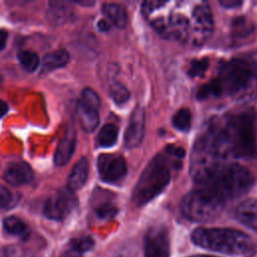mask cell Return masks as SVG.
Masks as SVG:
<instances>
[{
	"mask_svg": "<svg viewBox=\"0 0 257 257\" xmlns=\"http://www.w3.org/2000/svg\"><path fill=\"white\" fill-rule=\"evenodd\" d=\"M257 155V114L247 107L213 117L195 142L190 174L194 181L230 159H252Z\"/></svg>",
	"mask_w": 257,
	"mask_h": 257,
	"instance_id": "cell-1",
	"label": "cell"
},
{
	"mask_svg": "<svg viewBox=\"0 0 257 257\" xmlns=\"http://www.w3.org/2000/svg\"><path fill=\"white\" fill-rule=\"evenodd\" d=\"M142 12L159 34L181 43L203 44L213 32V13L206 1H145Z\"/></svg>",
	"mask_w": 257,
	"mask_h": 257,
	"instance_id": "cell-2",
	"label": "cell"
},
{
	"mask_svg": "<svg viewBox=\"0 0 257 257\" xmlns=\"http://www.w3.org/2000/svg\"><path fill=\"white\" fill-rule=\"evenodd\" d=\"M227 97L234 101H248L257 96V52H249L221 63L218 73L202 85L198 99Z\"/></svg>",
	"mask_w": 257,
	"mask_h": 257,
	"instance_id": "cell-3",
	"label": "cell"
},
{
	"mask_svg": "<svg viewBox=\"0 0 257 257\" xmlns=\"http://www.w3.org/2000/svg\"><path fill=\"white\" fill-rule=\"evenodd\" d=\"M195 188L226 204L227 201L239 198L248 192L254 184V177L244 166L227 162L213 167L195 180Z\"/></svg>",
	"mask_w": 257,
	"mask_h": 257,
	"instance_id": "cell-4",
	"label": "cell"
},
{
	"mask_svg": "<svg viewBox=\"0 0 257 257\" xmlns=\"http://www.w3.org/2000/svg\"><path fill=\"white\" fill-rule=\"evenodd\" d=\"M185 150L169 146L166 153L157 155L143 171L133 192V202L144 206L156 198L168 186L172 177V168L180 167L185 157Z\"/></svg>",
	"mask_w": 257,
	"mask_h": 257,
	"instance_id": "cell-5",
	"label": "cell"
},
{
	"mask_svg": "<svg viewBox=\"0 0 257 257\" xmlns=\"http://www.w3.org/2000/svg\"><path fill=\"white\" fill-rule=\"evenodd\" d=\"M191 239L202 248L232 255L247 254L253 249L250 236L228 228H197Z\"/></svg>",
	"mask_w": 257,
	"mask_h": 257,
	"instance_id": "cell-6",
	"label": "cell"
},
{
	"mask_svg": "<svg viewBox=\"0 0 257 257\" xmlns=\"http://www.w3.org/2000/svg\"><path fill=\"white\" fill-rule=\"evenodd\" d=\"M225 204L215 200L201 189L194 188L181 201L182 214L194 222H208L217 218Z\"/></svg>",
	"mask_w": 257,
	"mask_h": 257,
	"instance_id": "cell-7",
	"label": "cell"
},
{
	"mask_svg": "<svg viewBox=\"0 0 257 257\" xmlns=\"http://www.w3.org/2000/svg\"><path fill=\"white\" fill-rule=\"evenodd\" d=\"M77 207V198L67 187L58 189L43 206V214L51 220L62 221Z\"/></svg>",
	"mask_w": 257,
	"mask_h": 257,
	"instance_id": "cell-8",
	"label": "cell"
},
{
	"mask_svg": "<svg viewBox=\"0 0 257 257\" xmlns=\"http://www.w3.org/2000/svg\"><path fill=\"white\" fill-rule=\"evenodd\" d=\"M97 171L106 183H117L126 175V164L118 154H101L97 158Z\"/></svg>",
	"mask_w": 257,
	"mask_h": 257,
	"instance_id": "cell-9",
	"label": "cell"
},
{
	"mask_svg": "<svg viewBox=\"0 0 257 257\" xmlns=\"http://www.w3.org/2000/svg\"><path fill=\"white\" fill-rule=\"evenodd\" d=\"M170 239L168 229L163 225L151 227L145 236V257H169Z\"/></svg>",
	"mask_w": 257,
	"mask_h": 257,
	"instance_id": "cell-10",
	"label": "cell"
},
{
	"mask_svg": "<svg viewBox=\"0 0 257 257\" xmlns=\"http://www.w3.org/2000/svg\"><path fill=\"white\" fill-rule=\"evenodd\" d=\"M145 133V110L141 105H137L130 117V121L124 133V147L134 149L138 147L144 138Z\"/></svg>",
	"mask_w": 257,
	"mask_h": 257,
	"instance_id": "cell-11",
	"label": "cell"
},
{
	"mask_svg": "<svg viewBox=\"0 0 257 257\" xmlns=\"http://www.w3.org/2000/svg\"><path fill=\"white\" fill-rule=\"evenodd\" d=\"M3 178L11 186H21L33 180V172L26 162L15 161L8 165Z\"/></svg>",
	"mask_w": 257,
	"mask_h": 257,
	"instance_id": "cell-12",
	"label": "cell"
},
{
	"mask_svg": "<svg viewBox=\"0 0 257 257\" xmlns=\"http://www.w3.org/2000/svg\"><path fill=\"white\" fill-rule=\"evenodd\" d=\"M76 144V134L73 127H68L60 142L58 143V146L56 148L55 154H54V164L58 167L66 165L75 149Z\"/></svg>",
	"mask_w": 257,
	"mask_h": 257,
	"instance_id": "cell-13",
	"label": "cell"
},
{
	"mask_svg": "<svg viewBox=\"0 0 257 257\" xmlns=\"http://www.w3.org/2000/svg\"><path fill=\"white\" fill-rule=\"evenodd\" d=\"M236 218L246 227L257 231V199H247L235 209Z\"/></svg>",
	"mask_w": 257,
	"mask_h": 257,
	"instance_id": "cell-14",
	"label": "cell"
},
{
	"mask_svg": "<svg viewBox=\"0 0 257 257\" xmlns=\"http://www.w3.org/2000/svg\"><path fill=\"white\" fill-rule=\"evenodd\" d=\"M76 112L80 126L84 132L91 133L96 128L99 121L97 108L84 104L83 102L78 100L76 104Z\"/></svg>",
	"mask_w": 257,
	"mask_h": 257,
	"instance_id": "cell-15",
	"label": "cell"
},
{
	"mask_svg": "<svg viewBox=\"0 0 257 257\" xmlns=\"http://www.w3.org/2000/svg\"><path fill=\"white\" fill-rule=\"evenodd\" d=\"M88 161L86 158H81L76 162V164L73 166L67 181H66V187L71 191H76L80 189L86 182L88 177Z\"/></svg>",
	"mask_w": 257,
	"mask_h": 257,
	"instance_id": "cell-16",
	"label": "cell"
},
{
	"mask_svg": "<svg viewBox=\"0 0 257 257\" xmlns=\"http://www.w3.org/2000/svg\"><path fill=\"white\" fill-rule=\"evenodd\" d=\"M71 9L68 7V2L50 1L48 2L47 20L53 25H61L71 17Z\"/></svg>",
	"mask_w": 257,
	"mask_h": 257,
	"instance_id": "cell-17",
	"label": "cell"
},
{
	"mask_svg": "<svg viewBox=\"0 0 257 257\" xmlns=\"http://www.w3.org/2000/svg\"><path fill=\"white\" fill-rule=\"evenodd\" d=\"M101 11L111 24L117 28H123L127 22V13L123 5L118 3H103Z\"/></svg>",
	"mask_w": 257,
	"mask_h": 257,
	"instance_id": "cell-18",
	"label": "cell"
},
{
	"mask_svg": "<svg viewBox=\"0 0 257 257\" xmlns=\"http://www.w3.org/2000/svg\"><path fill=\"white\" fill-rule=\"evenodd\" d=\"M69 53L67 50L61 48L47 53L42 61V71L48 72L56 68L63 67L69 61Z\"/></svg>",
	"mask_w": 257,
	"mask_h": 257,
	"instance_id": "cell-19",
	"label": "cell"
},
{
	"mask_svg": "<svg viewBox=\"0 0 257 257\" xmlns=\"http://www.w3.org/2000/svg\"><path fill=\"white\" fill-rule=\"evenodd\" d=\"M117 136L118 127L113 123H106L99 131L96 138V143L101 148H109L115 144Z\"/></svg>",
	"mask_w": 257,
	"mask_h": 257,
	"instance_id": "cell-20",
	"label": "cell"
},
{
	"mask_svg": "<svg viewBox=\"0 0 257 257\" xmlns=\"http://www.w3.org/2000/svg\"><path fill=\"white\" fill-rule=\"evenodd\" d=\"M3 228L7 233L16 236H26L29 231L27 225L16 216L6 217L3 220Z\"/></svg>",
	"mask_w": 257,
	"mask_h": 257,
	"instance_id": "cell-21",
	"label": "cell"
},
{
	"mask_svg": "<svg viewBox=\"0 0 257 257\" xmlns=\"http://www.w3.org/2000/svg\"><path fill=\"white\" fill-rule=\"evenodd\" d=\"M17 58L21 66L29 72H33L39 65L38 55L30 50H20L17 54Z\"/></svg>",
	"mask_w": 257,
	"mask_h": 257,
	"instance_id": "cell-22",
	"label": "cell"
},
{
	"mask_svg": "<svg viewBox=\"0 0 257 257\" xmlns=\"http://www.w3.org/2000/svg\"><path fill=\"white\" fill-rule=\"evenodd\" d=\"M175 128L181 132H187L191 127L192 114L188 108H180L173 116L172 119Z\"/></svg>",
	"mask_w": 257,
	"mask_h": 257,
	"instance_id": "cell-23",
	"label": "cell"
},
{
	"mask_svg": "<svg viewBox=\"0 0 257 257\" xmlns=\"http://www.w3.org/2000/svg\"><path fill=\"white\" fill-rule=\"evenodd\" d=\"M109 94L112 100L117 104H122L126 102L130 98L128 89L118 81H114L109 86Z\"/></svg>",
	"mask_w": 257,
	"mask_h": 257,
	"instance_id": "cell-24",
	"label": "cell"
},
{
	"mask_svg": "<svg viewBox=\"0 0 257 257\" xmlns=\"http://www.w3.org/2000/svg\"><path fill=\"white\" fill-rule=\"evenodd\" d=\"M18 203V196L0 184V209L8 210L15 207Z\"/></svg>",
	"mask_w": 257,
	"mask_h": 257,
	"instance_id": "cell-25",
	"label": "cell"
},
{
	"mask_svg": "<svg viewBox=\"0 0 257 257\" xmlns=\"http://www.w3.org/2000/svg\"><path fill=\"white\" fill-rule=\"evenodd\" d=\"M94 246V241L90 236L76 237L70 242V249L82 254L83 252L89 251Z\"/></svg>",
	"mask_w": 257,
	"mask_h": 257,
	"instance_id": "cell-26",
	"label": "cell"
},
{
	"mask_svg": "<svg viewBox=\"0 0 257 257\" xmlns=\"http://www.w3.org/2000/svg\"><path fill=\"white\" fill-rule=\"evenodd\" d=\"M116 212V207L110 202H102L95 207V214L101 220L111 219L112 217L115 216Z\"/></svg>",
	"mask_w": 257,
	"mask_h": 257,
	"instance_id": "cell-27",
	"label": "cell"
},
{
	"mask_svg": "<svg viewBox=\"0 0 257 257\" xmlns=\"http://www.w3.org/2000/svg\"><path fill=\"white\" fill-rule=\"evenodd\" d=\"M208 65H209V61L207 58L194 59L190 63V68L188 73L192 77H201L206 72Z\"/></svg>",
	"mask_w": 257,
	"mask_h": 257,
	"instance_id": "cell-28",
	"label": "cell"
},
{
	"mask_svg": "<svg viewBox=\"0 0 257 257\" xmlns=\"http://www.w3.org/2000/svg\"><path fill=\"white\" fill-rule=\"evenodd\" d=\"M79 100L81 102H83L84 104L90 105V106L95 107L97 109L100 106V99H99L98 94L90 87H86L82 90Z\"/></svg>",
	"mask_w": 257,
	"mask_h": 257,
	"instance_id": "cell-29",
	"label": "cell"
},
{
	"mask_svg": "<svg viewBox=\"0 0 257 257\" xmlns=\"http://www.w3.org/2000/svg\"><path fill=\"white\" fill-rule=\"evenodd\" d=\"M233 26H234V32L237 34V36H244L247 33H249V31H251L252 28H250L251 26L247 23L246 19L241 17V18H237L234 22H233Z\"/></svg>",
	"mask_w": 257,
	"mask_h": 257,
	"instance_id": "cell-30",
	"label": "cell"
},
{
	"mask_svg": "<svg viewBox=\"0 0 257 257\" xmlns=\"http://www.w3.org/2000/svg\"><path fill=\"white\" fill-rule=\"evenodd\" d=\"M0 257H28L24 251L15 246L4 247L0 249Z\"/></svg>",
	"mask_w": 257,
	"mask_h": 257,
	"instance_id": "cell-31",
	"label": "cell"
},
{
	"mask_svg": "<svg viewBox=\"0 0 257 257\" xmlns=\"http://www.w3.org/2000/svg\"><path fill=\"white\" fill-rule=\"evenodd\" d=\"M220 4L226 8H234L241 5L242 2L236 1V0H223V1H220Z\"/></svg>",
	"mask_w": 257,
	"mask_h": 257,
	"instance_id": "cell-32",
	"label": "cell"
},
{
	"mask_svg": "<svg viewBox=\"0 0 257 257\" xmlns=\"http://www.w3.org/2000/svg\"><path fill=\"white\" fill-rule=\"evenodd\" d=\"M8 32L5 29H0V50H2L7 42Z\"/></svg>",
	"mask_w": 257,
	"mask_h": 257,
	"instance_id": "cell-33",
	"label": "cell"
},
{
	"mask_svg": "<svg viewBox=\"0 0 257 257\" xmlns=\"http://www.w3.org/2000/svg\"><path fill=\"white\" fill-rule=\"evenodd\" d=\"M97 28L100 30V31H102V32H105V31H107L108 29H109V23L107 22V21H105V20H99L98 21V23H97Z\"/></svg>",
	"mask_w": 257,
	"mask_h": 257,
	"instance_id": "cell-34",
	"label": "cell"
},
{
	"mask_svg": "<svg viewBox=\"0 0 257 257\" xmlns=\"http://www.w3.org/2000/svg\"><path fill=\"white\" fill-rule=\"evenodd\" d=\"M7 111H8V104L4 100L0 99V117L5 115Z\"/></svg>",
	"mask_w": 257,
	"mask_h": 257,
	"instance_id": "cell-35",
	"label": "cell"
},
{
	"mask_svg": "<svg viewBox=\"0 0 257 257\" xmlns=\"http://www.w3.org/2000/svg\"><path fill=\"white\" fill-rule=\"evenodd\" d=\"M60 257H82V256H81L80 253H78V252H76V251L70 249L69 251H66L65 253H63Z\"/></svg>",
	"mask_w": 257,
	"mask_h": 257,
	"instance_id": "cell-36",
	"label": "cell"
},
{
	"mask_svg": "<svg viewBox=\"0 0 257 257\" xmlns=\"http://www.w3.org/2000/svg\"><path fill=\"white\" fill-rule=\"evenodd\" d=\"M75 3H77V4H79V5H85V6L93 5V4H94L93 1H76Z\"/></svg>",
	"mask_w": 257,
	"mask_h": 257,
	"instance_id": "cell-37",
	"label": "cell"
},
{
	"mask_svg": "<svg viewBox=\"0 0 257 257\" xmlns=\"http://www.w3.org/2000/svg\"><path fill=\"white\" fill-rule=\"evenodd\" d=\"M189 257H215V256H209V255H193Z\"/></svg>",
	"mask_w": 257,
	"mask_h": 257,
	"instance_id": "cell-38",
	"label": "cell"
},
{
	"mask_svg": "<svg viewBox=\"0 0 257 257\" xmlns=\"http://www.w3.org/2000/svg\"><path fill=\"white\" fill-rule=\"evenodd\" d=\"M1 83H2V78H1V76H0V85H1Z\"/></svg>",
	"mask_w": 257,
	"mask_h": 257,
	"instance_id": "cell-39",
	"label": "cell"
}]
</instances>
